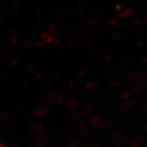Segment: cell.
<instances>
[{"instance_id": "6da1fadb", "label": "cell", "mask_w": 147, "mask_h": 147, "mask_svg": "<svg viewBox=\"0 0 147 147\" xmlns=\"http://www.w3.org/2000/svg\"><path fill=\"white\" fill-rule=\"evenodd\" d=\"M0 147H14V146H9L7 144H3V142H0Z\"/></svg>"}]
</instances>
